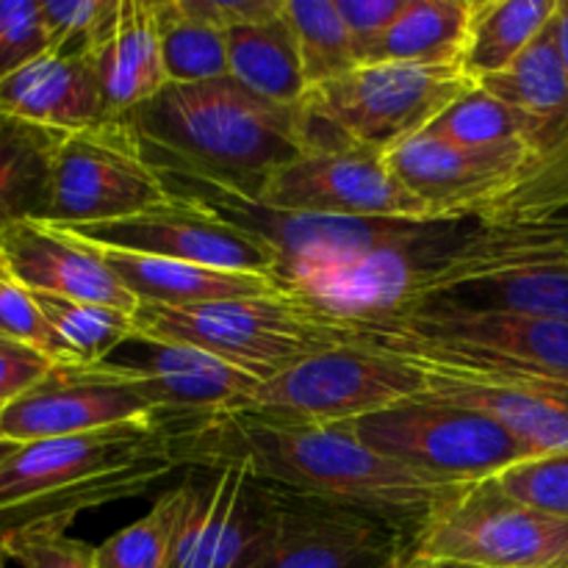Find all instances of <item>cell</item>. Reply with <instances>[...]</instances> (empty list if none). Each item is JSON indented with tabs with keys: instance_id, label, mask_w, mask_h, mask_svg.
<instances>
[{
	"instance_id": "cell-27",
	"label": "cell",
	"mask_w": 568,
	"mask_h": 568,
	"mask_svg": "<svg viewBox=\"0 0 568 568\" xmlns=\"http://www.w3.org/2000/svg\"><path fill=\"white\" fill-rule=\"evenodd\" d=\"M558 0H475L460 70L471 83L508 70L516 55L541 33Z\"/></svg>"
},
{
	"instance_id": "cell-6",
	"label": "cell",
	"mask_w": 568,
	"mask_h": 568,
	"mask_svg": "<svg viewBox=\"0 0 568 568\" xmlns=\"http://www.w3.org/2000/svg\"><path fill=\"white\" fill-rule=\"evenodd\" d=\"M133 320L136 338L197 347L258 381H270L311 355L349 344L344 322L320 314L286 292L189 308L139 305Z\"/></svg>"
},
{
	"instance_id": "cell-17",
	"label": "cell",
	"mask_w": 568,
	"mask_h": 568,
	"mask_svg": "<svg viewBox=\"0 0 568 568\" xmlns=\"http://www.w3.org/2000/svg\"><path fill=\"white\" fill-rule=\"evenodd\" d=\"M0 261L31 292L100 303L136 314L139 303L100 250L61 225L28 220L0 233Z\"/></svg>"
},
{
	"instance_id": "cell-35",
	"label": "cell",
	"mask_w": 568,
	"mask_h": 568,
	"mask_svg": "<svg viewBox=\"0 0 568 568\" xmlns=\"http://www.w3.org/2000/svg\"><path fill=\"white\" fill-rule=\"evenodd\" d=\"M516 503L568 521V455H549L516 464L494 477Z\"/></svg>"
},
{
	"instance_id": "cell-16",
	"label": "cell",
	"mask_w": 568,
	"mask_h": 568,
	"mask_svg": "<svg viewBox=\"0 0 568 568\" xmlns=\"http://www.w3.org/2000/svg\"><path fill=\"white\" fill-rule=\"evenodd\" d=\"M255 200L270 209L325 216H427L375 150H327L305 153L281 166Z\"/></svg>"
},
{
	"instance_id": "cell-30",
	"label": "cell",
	"mask_w": 568,
	"mask_h": 568,
	"mask_svg": "<svg viewBox=\"0 0 568 568\" xmlns=\"http://www.w3.org/2000/svg\"><path fill=\"white\" fill-rule=\"evenodd\" d=\"M53 331L59 347V366H98L111 361V353L136 338V320L131 311L100 303L55 297L31 292Z\"/></svg>"
},
{
	"instance_id": "cell-23",
	"label": "cell",
	"mask_w": 568,
	"mask_h": 568,
	"mask_svg": "<svg viewBox=\"0 0 568 568\" xmlns=\"http://www.w3.org/2000/svg\"><path fill=\"white\" fill-rule=\"evenodd\" d=\"M64 136L0 109V233L20 222L44 220Z\"/></svg>"
},
{
	"instance_id": "cell-44",
	"label": "cell",
	"mask_w": 568,
	"mask_h": 568,
	"mask_svg": "<svg viewBox=\"0 0 568 568\" xmlns=\"http://www.w3.org/2000/svg\"><path fill=\"white\" fill-rule=\"evenodd\" d=\"M20 447V444H14V442H9V438L3 436V433H0V464H3L6 458H9L11 453H14V449Z\"/></svg>"
},
{
	"instance_id": "cell-43",
	"label": "cell",
	"mask_w": 568,
	"mask_h": 568,
	"mask_svg": "<svg viewBox=\"0 0 568 568\" xmlns=\"http://www.w3.org/2000/svg\"><path fill=\"white\" fill-rule=\"evenodd\" d=\"M392 568H447V564H433V560H422V558H414V555H408V558H403Z\"/></svg>"
},
{
	"instance_id": "cell-14",
	"label": "cell",
	"mask_w": 568,
	"mask_h": 568,
	"mask_svg": "<svg viewBox=\"0 0 568 568\" xmlns=\"http://www.w3.org/2000/svg\"><path fill=\"white\" fill-rule=\"evenodd\" d=\"M142 372L122 361L53 366L44 381L0 410V433L14 444L81 436L125 422L155 419Z\"/></svg>"
},
{
	"instance_id": "cell-25",
	"label": "cell",
	"mask_w": 568,
	"mask_h": 568,
	"mask_svg": "<svg viewBox=\"0 0 568 568\" xmlns=\"http://www.w3.org/2000/svg\"><path fill=\"white\" fill-rule=\"evenodd\" d=\"M475 0H408L364 64L460 67Z\"/></svg>"
},
{
	"instance_id": "cell-40",
	"label": "cell",
	"mask_w": 568,
	"mask_h": 568,
	"mask_svg": "<svg viewBox=\"0 0 568 568\" xmlns=\"http://www.w3.org/2000/svg\"><path fill=\"white\" fill-rule=\"evenodd\" d=\"M333 3H336L338 17H342L344 28H347L349 39H353L355 55L364 64L372 44L403 14L408 0H333Z\"/></svg>"
},
{
	"instance_id": "cell-1",
	"label": "cell",
	"mask_w": 568,
	"mask_h": 568,
	"mask_svg": "<svg viewBox=\"0 0 568 568\" xmlns=\"http://www.w3.org/2000/svg\"><path fill=\"white\" fill-rule=\"evenodd\" d=\"M568 270V142L510 192L442 216H381L364 255L288 272L277 286L338 322L397 316L458 283Z\"/></svg>"
},
{
	"instance_id": "cell-18",
	"label": "cell",
	"mask_w": 568,
	"mask_h": 568,
	"mask_svg": "<svg viewBox=\"0 0 568 568\" xmlns=\"http://www.w3.org/2000/svg\"><path fill=\"white\" fill-rule=\"evenodd\" d=\"M133 344H139V353L122 364L142 372L144 386L159 408L155 419L170 430L242 410L261 383L197 347L148 338H133Z\"/></svg>"
},
{
	"instance_id": "cell-3",
	"label": "cell",
	"mask_w": 568,
	"mask_h": 568,
	"mask_svg": "<svg viewBox=\"0 0 568 568\" xmlns=\"http://www.w3.org/2000/svg\"><path fill=\"white\" fill-rule=\"evenodd\" d=\"M122 116L155 170L192 172L250 197L308 153L300 105L264 100L231 75L166 83Z\"/></svg>"
},
{
	"instance_id": "cell-22",
	"label": "cell",
	"mask_w": 568,
	"mask_h": 568,
	"mask_svg": "<svg viewBox=\"0 0 568 568\" xmlns=\"http://www.w3.org/2000/svg\"><path fill=\"white\" fill-rule=\"evenodd\" d=\"M111 116L128 114L170 83L161 55L155 0H120L114 22L92 53Z\"/></svg>"
},
{
	"instance_id": "cell-5",
	"label": "cell",
	"mask_w": 568,
	"mask_h": 568,
	"mask_svg": "<svg viewBox=\"0 0 568 568\" xmlns=\"http://www.w3.org/2000/svg\"><path fill=\"white\" fill-rule=\"evenodd\" d=\"M344 325L349 342L381 349L416 372L486 381L568 383V322L510 314L410 311Z\"/></svg>"
},
{
	"instance_id": "cell-41",
	"label": "cell",
	"mask_w": 568,
	"mask_h": 568,
	"mask_svg": "<svg viewBox=\"0 0 568 568\" xmlns=\"http://www.w3.org/2000/svg\"><path fill=\"white\" fill-rule=\"evenodd\" d=\"M283 3L286 0H181L186 14L222 28V31L272 20L283 11Z\"/></svg>"
},
{
	"instance_id": "cell-37",
	"label": "cell",
	"mask_w": 568,
	"mask_h": 568,
	"mask_svg": "<svg viewBox=\"0 0 568 568\" xmlns=\"http://www.w3.org/2000/svg\"><path fill=\"white\" fill-rule=\"evenodd\" d=\"M3 541L9 560L22 568H98L94 558L98 547L67 536L61 527H39V530L17 532Z\"/></svg>"
},
{
	"instance_id": "cell-20",
	"label": "cell",
	"mask_w": 568,
	"mask_h": 568,
	"mask_svg": "<svg viewBox=\"0 0 568 568\" xmlns=\"http://www.w3.org/2000/svg\"><path fill=\"white\" fill-rule=\"evenodd\" d=\"M0 109L33 125L78 133L109 120L89 53H42L0 78Z\"/></svg>"
},
{
	"instance_id": "cell-8",
	"label": "cell",
	"mask_w": 568,
	"mask_h": 568,
	"mask_svg": "<svg viewBox=\"0 0 568 568\" xmlns=\"http://www.w3.org/2000/svg\"><path fill=\"white\" fill-rule=\"evenodd\" d=\"M347 427L377 455L438 486L494 480L532 460L530 449L491 416L433 394L361 416Z\"/></svg>"
},
{
	"instance_id": "cell-21",
	"label": "cell",
	"mask_w": 568,
	"mask_h": 568,
	"mask_svg": "<svg viewBox=\"0 0 568 568\" xmlns=\"http://www.w3.org/2000/svg\"><path fill=\"white\" fill-rule=\"evenodd\" d=\"M94 247L100 250L109 270L120 277L122 286L136 297L139 305L189 308V305L222 303V300L283 294V288L266 275L214 270V266L125 253V250L100 247V244Z\"/></svg>"
},
{
	"instance_id": "cell-45",
	"label": "cell",
	"mask_w": 568,
	"mask_h": 568,
	"mask_svg": "<svg viewBox=\"0 0 568 568\" xmlns=\"http://www.w3.org/2000/svg\"><path fill=\"white\" fill-rule=\"evenodd\" d=\"M6 564H9V552H6V541L0 538V568H6Z\"/></svg>"
},
{
	"instance_id": "cell-34",
	"label": "cell",
	"mask_w": 568,
	"mask_h": 568,
	"mask_svg": "<svg viewBox=\"0 0 568 568\" xmlns=\"http://www.w3.org/2000/svg\"><path fill=\"white\" fill-rule=\"evenodd\" d=\"M120 11V0H42L48 50L94 53Z\"/></svg>"
},
{
	"instance_id": "cell-12",
	"label": "cell",
	"mask_w": 568,
	"mask_h": 568,
	"mask_svg": "<svg viewBox=\"0 0 568 568\" xmlns=\"http://www.w3.org/2000/svg\"><path fill=\"white\" fill-rule=\"evenodd\" d=\"M270 532L253 568H392L410 538L392 521L264 480Z\"/></svg>"
},
{
	"instance_id": "cell-24",
	"label": "cell",
	"mask_w": 568,
	"mask_h": 568,
	"mask_svg": "<svg viewBox=\"0 0 568 568\" xmlns=\"http://www.w3.org/2000/svg\"><path fill=\"white\" fill-rule=\"evenodd\" d=\"M410 311L510 314L568 322V270H525L458 283L427 294L403 314Z\"/></svg>"
},
{
	"instance_id": "cell-31",
	"label": "cell",
	"mask_w": 568,
	"mask_h": 568,
	"mask_svg": "<svg viewBox=\"0 0 568 568\" xmlns=\"http://www.w3.org/2000/svg\"><path fill=\"white\" fill-rule=\"evenodd\" d=\"M161 55L170 83H203L227 72V31L194 20L181 0H155Z\"/></svg>"
},
{
	"instance_id": "cell-26",
	"label": "cell",
	"mask_w": 568,
	"mask_h": 568,
	"mask_svg": "<svg viewBox=\"0 0 568 568\" xmlns=\"http://www.w3.org/2000/svg\"><path fill=\"white\" fill-rule=\"evenodd\" d=\"M227 72L233 81L272 103H303L308 94V81L286 11L266 22L227 31Z\"/></svg>"
},
{
	"instance_id": "cell-29",
	"label": "cell",
	"mask_w": 568,
	"mask_h": 568,
	"mask_svg": "<svg viewBox=\"0 0 568 568\" xmlns=\"http://www.w3.org/2000/svg\"><path fill=\"white\" fill-rule=\"evenodd\" d=\"M427 131L458 144L536 142L552 148L568 139V122L541 120L503 103L480 87H469L433 120Z\"/></svg>"
},
{
	"instance_id": "cell-36",
	"label": "cell",
	"mask_w": 568,
	"mask_h": 568,
	"mask_svg": "<svg viewBox=\"0 0 568 568\" xmlns=\"http://www.w3.org/2000/svg\"><path fill=\"white\" fill-rule=\"evenodd\" d=\"M48 53L42 0H0V78Z\"/></svg>"
},
{
	"instance_id": "cell-28",
	"label": "cell",
	"mask_w": 568,
	"mask_h": 568,
	"mask_svg": "<svg viewBox=\"0 0 568 568\" xmlns=\"http://www.w3.org/2000/svg\"><path fill=\"white\" fill-rule=\"evenodd\" d=\"M475 87L532 116L568 122V78L564 55H560L555 17L516 55L508 70L483 78Z\"/></svg>"
},
{
	"instance_id": "cell-15",
	"label": "cell",
	"mask_w": 568,
	"mask_h": 568,
	"mask_svg": "<svg viewBox=\"0 0 568 568\" xmlns=\"http://www.w3.org/2000/svg\"><path fill=\"white\" fill-rule=\"evenodd\" d=\"M67 231L100 244V247L186 261V264L214 266V270L227 272L266 275L275 283L277 272H281V255L275 247L178 197H172L161 209L144 211V214L128 216V220L75 225Z\"/></svg>"
},
{
	"instance_id": "cell-7",
	"label": "cell",
	"mask_w": 568,
	"mask_h": 568,
	"mask_svg": "<svg viewBox=\"0 0 568 568\" xmlns=\"http://www.w3.org/2000/svg\"><path fill=\"white\" fill-rule=\"evenodd\" d=\"M475 83L460 67L361 64L349 75L308 89L300 103L308 153H388L427 131Z\"/></svg>"
},
{
	"instance_id": "cell-10",
	"label": "cell",
	"mask_w": 568,
	"mask_h": 568,
	"mask_svg": "<svg viewBox=\"0 0 568 568\" xmlns=\"http://www.w3.org/2000/svg\"><path fill=\"white\" fill-rule=\"evenodd\" d=\"M422 394L427 383L419 372L381 349L349 342L261 381L242 410L283 422L347 425Z\"/></svg>"
},
{
	"instance_id": "cell-32",
	"label": "cell",
	"mask_w": 568,
	"mask_h": 568,
	"mask_svg": "<svg viewBox=\"0 0 568 568\" xmlns=\"http://www.w3.org/2000/svg\"><path fill=\"white\" fill-rule=\"evenodd\" d=\"M183 508H186V491L178 483L155 499L142 519L122 527L94 549L98 568H170Z\"/></svg>"
},
{
	"instance_id": "cell-13",
	"label": "cell",
	"mask_w": 568,
	"mask_h": 568,
	"mask_svg": "<svg viewBox=\"0 0 568 568\" xmlns=\"http://www.w3.org/2000/svg\"><path fill=\"white\" fill-rule=\"evenodd\" d=\"M566 142L552 148L536 142L458 144L422 131L388 150L386 159L397 181L425 203L427 216H442L510 192L541 170Z\"/></svg>"
},
{
	"instance_id": "cell-39",
	"label": "cell",
	"mask_w": 568,
	"mask_h": 568,
	"mask_svg": "<svg viewBox=\"0 0 568 568\" xmlns=\"http://www.w3.org/2000/svg\"><path fill=\"white\" fill-rule=\"evenodd\" d=\"M53 366V361L37 347L0 333V410L31 392L39 381L50 375Z\"/></svg>"
},
{
	"instance_id": "cell-38",
	"label": "cell",
	"mask_w": 568,
	"mask_h": 568,
	"mask_svg": "<svg viewBox=\"0 0 568 568\" xmlns=\"http://www.w3.org/2000/svg\"><path fill=\"white\" fill-rule=\"evenodd\" d=\"M0 333L22 344H31L59 366V347H55L53 331L44 322L31 288L22 286L3 261H0Z\"/></svg>"
},
{
	"instance_id": "cell-2",
	"label": "cell",
	"mask_w": 568,
	"mask_h": 568,
	"mask_svg": "<svg viewBox=\"0 0 568 568\" xmlns=\"http://www.w3.org/2000/svg\"><path fill=\"white\" fill-rule=\"evenodd\" d=\"M170 430V427H166ZM181 466H242L258 480L369 510L414 538L458 486H438L366 447L347 425H311L247 410L170 430Z\"/></svg>"
},
{
	"instance_id": "cell-4",
	"label": "cell",
	"mask_w": 568,
	"mask_h": 568,
	"mask_svg": "<svg viewBox=\"0 0 568 568\" xmlns=\"http://www.w3.org/2000/svg\"><path fill=\"white\" fill-rule=\"evenodd\" d=\"M178 466L159 419L20 444L0 464V538L39 527L70 530L83 510L144 497Z\"/></svg>"
},
{
	"instance_id": "cell-46",
	"label": "cell",
	"mask_w": 568,
	"mask_h": 568,
	"mask_svg": "<svg viewBox=\"0 0 568 568\" xmlns=\"http://www.w3.org/2000/svg\"><path fill=\"white\" fill-rule=\"evenodd\" d=\"M447 568H475V566H458V564H447Z\"/></svg>"
},
{
	"instance_id": "cell-11",
	"label": "cell",
	"mask_w": 568,
	"mask_h": 568,
	"mask_svg": "<svg viewBox=\"0 0 568 568\" xmlns=\"http://www.w3.org/2000/svg\"><path fill=\"white\" fill-rule=\"evenodd\" d=\"M164 181L144 159L125 116L67 133L55 153L53 189L42 222L61 227L128 220L170 203Z\"/></svg>"
},
{
	"instance_id": "cell-9",
	"label": "cell",
	"mask_w": 568,
	"mask_h": 568,
	"mask_svg": "<svg viewBox=\"0 0 568 568\" xmlns=\"http://www.w3.org/2000/svg\"><path fill=\"white\" fill-rule=\"evenodd\" d=\"M410 555L475 568H568V521L516 503L494 480L471 483L430 510Z\"/></svg>"
},
{
	"instance_id": "cell-42",
	"label": "cell",
	"mask_w": 568,
	"mask_h": 568,
	"mask_svg": "<svg viewBox=\"0 0 568 568\" xmlns=\"http://www.w3.org/2000/svg\"><path fill=\"white\" fill-rule=\"evenodd\" d=\"M555 26H558V44H560V55H564L566 78H568V0H558Z\"/></svg>"
},
{
	"instance_id": "cell-33",
	"label": "cell",
	"mask_w": 568,
	"mask_h": 568,
	"mask_svg": "<svg viewBox=\"0 0 568 568\" xmlns=\"http://www.w3.org/2000/svg\"><path fill=\"white\" fill-rule=\"evenodd\" d=\"M283 11L297 37L308 89L358 70L361 61L355 55L353 39L333 0H288Z\"/></svg>"
},
{
	"instance_id": "cell-19",
	"label": "cell",
	"mask_w": 568,
	"mask_h": 568,
	"mask_svg": "<svg viewBox=\"0 0 568 568\" xmlns=\"http://www.w3.org/2000/svg\"><path fill=\"white\" fill-rule=\"evenodd\" d=\"M427 394L488 414L532 458L568 455V383L564 381H486V377L419 372Z\"/></svg>"
}]
</instances>
